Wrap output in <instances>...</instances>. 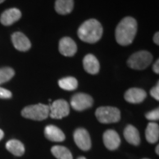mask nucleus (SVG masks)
<instances>
[{
    "label": "nucleus",
    "instance_id": "22",
    "mask_svg": "<svg viewBox=\"0 0 159 159\" xmlns=\"http://www.w3.org/2000/svg\"><path fill=\"white\" fill-rule=\"evenodd\" d=\"M15 72L11 67H3L0 68V85L6 83L14 76Z\"/></svg>",
    "mask_w": 159,
    "mask_h": 159
},
{
    "label": "nucleus",
    "instance_id": "2",
    "mask_svg": "<svg viewBox=\"0 0 159 159\" xmlns=\"http://www.w3.org/2000/svg\"><path fill=\"white\" fill-rule=\"evenodd\" d=\"M77 33L81 41L88 43H96L102 37V27L98 20L90 19L80 25Z\"/></svg>",
    "mask_w": 159,
    "mask_h": 159
},
{
    "label": "nucleus",
    "instance_id": "1",
    "mask_svg": "<svg viewBox=\"0 0 159 159\" xmlns=\"http://www.w3.org/2000/svg\"><path fill=\"white\" fill-rule=\"evenodd\" d=\"M137 32V21L133 17L124 18L116 28L115 37L119 45L131 44Z\"/></svg>",
    "mask_w": 159,
    "mask_h": 159
},
{
    "label": "nucleus",
    "instance_id": "3",
    "mask_svg": "<svg viewBox=\"0 0 159 159\" xmlns=\"http://www.w3.org/2000/svg\"><path fill=\"white\" fill-rule=\"evenodd\" d=\"M21 115L24 118L32 120H43L50 115V106L43 103L26 106L21 111Z\"/></svg>",
    "mask_w": 159,
    "mask_h": 159
},
{
    "label": "nucleus",
    "instance_id": "13",
    "mask_svg": "<svg viewBox=\"0 0 159 159\" xmlns=\"http://www.w3.org/2000/svg\"><path fill=\"white\" fill-rule=\"evenodd\" d=\"M146 97V91L138 88H132L125 93V101L131 103H140L143 102Z\"/></svg>",
    "mask_w": 159,
    "mask_h": 159
},
{
    "label": "nucleus",
    "instance_id": "25",
    "mask_svg": "<svg viewBox=\"0 0 159 159\" xmlns=\"http://www.w3.org/2000/svg\"><path fill=\"white\" fill-rule=\"evenodd\" d=\"M150 95H151V97L155 98L157 101H158L159 100V84L157 83V86H155L153 89L150 90Z\"/></svg>",
    "mask_w": 159,
    "mask_h": 159
},
{
    "label": "nucleus",
    "instance_id": "8",
    "mask_svg": "<svg viewBox=\"0 0 159 159\" xmlns=\"http://www.w3.org/2000/svg\"><path fill=\"white\" fill-rule=\"evenodd\" d=\"M74 142L76 145L82 150H89L91 148V139L89 132L84 128L76 129L74 134Z\"/></svg>",
    "mask_w": 159,
    "mask_h": 159
},
{
    "label": "nucleus",
    "instance_id": "23",
    "mask_svg": "<svg viewBox=\"0 0 159 159\" xmlns=\"http://www.w3.org/2000/svg\"><path fill=\"white\" fill-rule=\"evenodd\" d=\"M146 119H148V120H152V121H156L159 119V109L157 108L149 111L146 114Z\"/></svg>",
    "mask_w": 159,
    "mask_h": 159
},
{
    "label": "nucleus",
    "instance_id": "20",
    "mask_svg": "<svg viewBox=\"0 0 159 159\" xmlns=\"http://www.w3.org/2000/svg\"><path fill=\"white\" fill-rule=\"evenodd\" d=\"M51 153L57 159H73L72 153L68 148L63 146H54L51 148Z\"/></svg>",
    "mask_w": 159,
    "mask_h": 159
},
{
    "label": "nucleus",
    "instance_id": "15",
    "mask_svg": "<svg viewBox=\"0 0 159 159\" xmlns=\"http://www.w3.org/2000/svg\"><path fill=\"white\" fill-rule=\"evenodd\" d=\"M44 134L48 140L51 142H60L66 139V135L56 125H47L44 130Z\"/></svg>",
    "mask_w": 159,
    "mask_h": 159
},
{
    "label": "nucleus",
    "instance_id": "29",
    "mask_svg": "<svg viewBox=\"0 0 159 159\" xmlns=\"http://www.w3.org/2000/svg\"><path fill=\"white\" fill-rule=\"evenodd\" d=\"M156 153L157 154V155L159 154V146L158 145H157V148H156Z\"/></svg>",
    "mask_w": 159,
    "mask_h": 159
},
{
    "label": "nucleus",
    "instance_id": "14",
    "mask_svg": "<svg viewBox=\"0 0 159 159\" xmlns=\"http://www.w3.org/2000/svg\"><path fill=\"white\" fill-rule=\"evenodd\" d=\"M83 67L87 73L90 74H97L100 70V64L94 55L88 54L83 58Z\"/></svg>",
    "mask_w": 159,
    "mask_h": 159
},
{
    "label": "nucleus",
    "instance_id": "32",
    "mask_svg": "<svg viewBox=\"0 0 159 159\" xmlns=\"http://www.w3.org/2000/svg\"><path fill=\"white\" fill-rule=\"evenodd\" d=\"M143 159H148V158H143Z\"/></svg>",
    "mask_w": 159,
    "mask_h": 159
},
{
    "label": "nucleus",
    "instance_id": "21",
    "mask_svg": "<svg viewBox=\"0 0 159 159\" xmlns=\"http://www.w3.org/2000/svg\"><path fill=\"white\" fill-rule=\"evenodd\" d=\"M58 85H59V87L62 89H65V90L67 91H72L77 89V87H78V81H77V80L75 79L74 77H66V78H63V79L59 80Z\"/></svg>",
    "mask_w": 159,
    "mask_h": 159
},
{
    "label": "nucleus",
    "instance_id": "7",
    "mask_svg": "<svg viewBox=\"0 0 159 159\" xmlns=\"http://www.w3.org/2000/svg\"><path fill=\"white\" fill-rule=\"evenodd\" d=\"M93 105V98L85 93L75 94L71 98V106L76 111H84Z\"/></svg>",
    "mask_w": 159,
    "mask_h": 159
},
{
    "label": "nucleus",
    "instance_id": "4",
    "mask_svg": "<svg viewBox=\"0 0 159 159\" xmlns=\"http://www.w3.org/2000/svg\"><path fill=\"white\" fill-rule=\"evenodd\" d=\"M96 117L99 122L103 124L116 123L121 118L120 111L112 106H102L96 111Z\"/></svg>",
    "mask_w": 159,
    "mask_h": 159
},
{
    "label": "nucleus",
    "instance_id": "26",
    "mask_svg": "<svg viewBox=\"0 0 159 159\" xmlns=\"http://www.w3.org/2000/svg\"><path fill=\"white\" fill-rule=\"evenodd\" d=\"M153 70H154V72H155L157 74H159V60H157L156 63L154 64Z\"/></svg>",
    "mask_w": 159,
    "mask_h": 159
},
{
    "label": "nucleus",
    "instance_id": "28",
    "mask_svg": "<svg viewBox=\"0 0 159 159\" xmlns=\"http://www.w3.org/2000/svg\"><path fill=\"white\" fill-rule=\"evenodd\" d=\"M3 137H4V132H3V131L0 129V141H1L2 139H3Z\"/></svg>",
    "mask_w": 159,
    "mask_h": 159
},
{
    "label": "nucleus",
    "instance_id": "16",
    "mask_svg": "<svg viewBox=\"0 0 159 159\" xmlns=\"http://www.w3.org/2000/svg\"><path fill=\"white\" fill-rule=\"evenodd\" d=\"M124 137L126 140V142H129L132 145L137 146L141 142V138H140V134L139 131L132 125H128L125 128L124 131Z\"/></svg>",
    "mask_w": 159,
    "mask_h": 159
},
{
    "label": "nucleus",
    "instance_id": "27",
    "mask_svg": "<svg viewBox=\"0 0 159 159\" xmlns=\"http://www.w3.org/2000/svg\"><path fill=\"white\" fill-rule=\"evenodd\" d=\"M153 40H154V43H155L157 45H158L159 44V33L158 32H157L156 34H154Z\"/></svg>",
    "mask_w": 159,
    "mask_h": 159
},
{
    "label": "nucleus",
    "instance_id": "10",
    "mask_svg": "<svg viewBox=\"0 0 159 159\" xmlns=\"http://www.w3.org/2000/svg\"><path fill=\"white\" fill-rule=\"evenodd\" d=\"M11 42L14 48L20 51H27L31 48L29 39L21 32L13 33L11 35Z\"/></svg>",
    "mask_w": 159,
    "mask_h": 159
},
{
    "label": "nucleus",
    "instance_id": "6",
    "mask_svg": "<svg viewBox=\"0 0 159 159\" xmlns=\"http://www.w3.org/2000/svg\"><path fill=\"white\" fill-rule=\"evenodd\" d=\"M69 112H70L69 103L63 99L56 100L50 106V116L52 119H63L68 116Z\"/></svg>",
    "mask_w": 159,
    "mask_h": 159
},
{
    "label": "nucleus",
    "instance_id": "18",
    "mask_svg": "<svg viewBox=\"0 0 159 159\" xmlns=\"http://www.w3.org/2000/svg\"><path fill=\"white\" fill-rule=\"evenodd\" d=\"M146 140L149 143H156L159 139V125L157 123H148L145 132Z\"/></svg>",
    "mask_w": 159,
    "mask_h": 159
},
{
    "label": "nucleus",
    "instance_id": "19",
    "mask_svg": "<svg viewBox=\"0 0 159 159\" xmlns=\"http://www.w3.org/2000/svg\"><path fill=\"white\" fill-rule=\"evenodd\" d=\"M6 147L9 152L17 157H21L25 152V148L22 142L18 140H10L9 142H6Z\"/></svg>",
    "mask_w": 159,
    "mask_h": 159
},
{
    "label": "nucleus",
    "instance_id": "17",
    "mask_svg": "<svg viewBox=\"0 0 159 159\" xmlns=\"http://www.w3.org/2000/svg\"><path fill=\"white\" fill-rule=\"evenodd\" d=\"M74 9V0H56L55 10L58 14L66 15Z\"/></svg>",
    "mask_w": 159,
    "mask_h": 159
},
{
    "label": "nucleus",
    "instance_id": "12",
    "mask_svg": "<svg viewBox=\"0 0 159 159\" xmlns=\"http://www.w3.org/2000/svg\"><path fill=\"white\" fill-rule=\"evenodd\" d=\"M20 18L21 11L17 8H10L2 13L0 17V22L4 26H11L13 23L18 21Z\"/></svg>",
    "mask_w": 159,
    "mask_h": 159
},
{
    "label": "nucleus",
    "instance_id": "31",
    "mask_svg": "<svg viewBox=\"0 0 159 159\" xmlns=\"http://www.w3.org/2000/svg\"><path fill=\"white\" fill-rule=\"evenodd\" d=\"M4 1H5V0H0V4H1V3H3Z\"/></svg>",
    "mask_w": 159,
    "mask_h": 159
},
{
    "label": "nucleus",
    "instance_id": "30",
    "mask_svg": "<svg viewBox=\"0 0 159 159\" xmlns=\"http://www.w3.org/2000/svg\"><path fill=\"white\" fill-rule=\"evenodd\" d=\"M77 159H86L84 157H80L79 158H77Z\"/></svg>",
    "mask_w": 159,
    "mask_h": 159
},
{
    "label": "nucleus",
    "instance_id": "5",
    "mask_svg": "<svg viewBox=\"0 0 159 159\" xmlns=\"http://www.w3.org/2000/svg\"><path fill=\"white\" fill-rule=\"evenodd\" d=\"M152 55L148 51H140L134 53L127 60L128 66L136 70H143L147 68L152 61Z\"/></svg>",
    "mask_w": 159,
    "mask_h": 159
},
{
    "label": "nucleus",
    "instance_id": "11",
    "mask_svg": "<svg viewBox=\"0 0 159 159\" xmlns=\"http://www.w3.org/2000/svg\"><path fill=\"white\" fill-rule=\"evenodd\" d=\"M103 143L104 146L110 150H115L120 145V137L119 134L114 130H107L103 134Z\"/></svg>",
    "mask_w": 159,
    "mask_h": 159
},
{
    "label": "nucleus",
    "instance_id": "24",
    "mask_svg": "<svg viewBox=\"0 0 159 159\" xmlns=\"http://www.w3.org/2000/svg\"><path fill=\"white\" fill-rule=\"evenodd\" d=\"M11 97V92L6 89L0 87V98L1 99H9Z\"/></svg>",
    "mask_w": 159,
    "mask_h": 159
},
{
    "label": "nucleus",
    "instance_id": "9",
    "mask_svg": "<svg viewBox=\"0 0 159 159\" xmlns=\"http://www.w3.org/2000/svg\"><path fill=\"white\" fill-rule=\"evenodd\" d=\"M58 49H59V52L63 56L73 57L77 51V45L72 38L63 37L62 39L59 41Z\"/></svg>",
    "mask_w": 159,
    "mask_h": 159
}]
</instances>
